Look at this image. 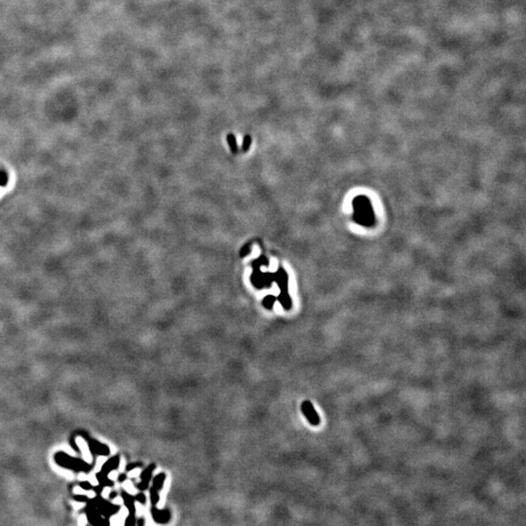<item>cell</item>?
I'll return each mask as SVG.
<instances>
[{
	"instance_id": "obj_1",
	"label": "cell",
	"mask_w": 526,
	"mask_h": 526,
	"mask_svg": "<svg viewBox=\"0 0 526 526\" xmlns=\"http://www.w3.org/2000/svg\"><path fill=\"white\" fill-rule=\"evenodd\" d=\"M354 220L364 226H370L374 223V215L371 203L366 196H358L354 199Z\"/></svg>"
},
{
	"instance_id": "obj_2",
	"label": "cell",
	"mask_w": 526,
	"mask_h": 526,
	"mask_svg": "<svg viewBox=\"0 0 526 526\" xmlns=\"http://www.w3.org/2000/svg\"><path fill=\"white\" fill-rule=\"evenodd\" d=\"M119 463H120L119 455H116L111 458L109 461L105 462L100 473L96 475V478L101 486H112L114 484V482L109 478V474L112 471L116 470L119 466Z\"/></svg>"
},
{
	"instance_id": "obj_3",
	"label": "cell",
	"mask_w": 526,
	"mask_h": 526,
	"mask_svg": "<svg viewBox=\"0 0 526 526\" xmlns=\"http://www.w3.org/2000/svg\"><path fill=\"white\" fill-rule=\"evenodd\" d=\"M165 480H166L165 473H160L154 477L153 481H152V486L150 488V501H151L152 506H156L157 503L159 502L160 500L159 491L163 489Z\"/></svg>"
},
{
	"instance_id": "obj_4",
	"label": "cell",
	"mask_w": 526,
	"mask_h": 526,
	"mask_svg": "<svg viewBox=\"0 0 526 526\" xmlns=\"http://www.w3.org/2000/svg\"><path fill=\"white\" fill-rule=\"evenodd\" d=\"M56 460H57L58 463H60V465L64 466V467H66V468L74 469V470H85V471H87L88 468H89L86 465V463H83L82 461H80L78 459L71 458L69 455H65L64 453L57 454Z\"/></svg>"
},
{
	"instance_id": "obj_5",
	"label": "cell",
	"mask_w": 526,
	"mask_h": 526,
	"mask_svg": "<svg viewBox=\"0 0 526 526\" xmlns=\"http://www.w3.org/2000/svg\"><path fill=\"white\" fill-rule=\"evenodd\" d=\"M301 411L303 413V415L306 417V419L309 421V423L312 425V426H319L320 423H321V419H320V416L318 414V412L316 411V409L314 408L312 402L310 400H304L301 404Z\"/></svg>"
},
{
	"instance_id": "obj_6",
	"label": "cell",
	"mask_w": 526,
	"mask_h": 526,
	"mask_svg": "<svg viewBox=\"0 0 526 526\" xmlns=\"http://www.w3.org/2000/svg\"><path fill=\"white\" fill-rule=\"evenodd\" d=\"M156 469V465L154 463L150 464L149 466H147L143 471V473L141 474V482L137 484V487L141 490V491H144L148 488L149 486V482L150 480L152 479V474L154 472V470Z\"/></svg>"
},
{
	"instance_id": "obj_7",
	"label": "cell",
	"mask_w": 526,
	"mask_h": 526,
	"mask_svg": "<svg viewBox=\"0 0 526 526\" xmlns=\"http://www.w3.org/2000/svg\"><path fill=\"white\" fill-rule=\"evenodd\" d=\"M151 515L154 521L160 524H166L171 520V511L168 509L159 510L156 508V506H152Z\"/></svg>"
},
{
	"instance_id": "obj_8",
	"label": "cell",
	"mask_w": 526,
	"mask_h": 526,
	"mask_svg": "<svg viewBox=\"0 0 526 526\" xmlns=\"http://www.w3.org/2000/svg\"><path fill=\"white\" fill-rule=\"evenodd\" d=\"M121 496L123 498V501H124V504L126 506V508L128 509L129 510V514H136V499L133 495H131L130 493L126 492L125 490H123L121 492Z\"/></svg>"
},
{
	"instance_id": "obj_9",
	"label": "cell",
	"mask_w": 526,
	"mask_h": 526,
	"mask_svg": "<svg viewBox=\"0 0 526 526\" xmlns=\"http://www.w3.org/2000/svg\"><path fill=\"white\" fill-rule=\"evenodd\" d=\"M91 449H92L94 452H96V453H97V454H101V455H108V454L110 453L109 447H108L107 446H103V445L99 444V443H95V442H93V443L91 444Z\"/></svg>"
},
{
	"instance_id": "obj_10",
	"label": "cell",
	"mask_w": 526,
	"mask_h": 526,
	"mask_svg": "<svg viewBox=\"0 0 526 526\" xmlns=\"http://www.w3.org/2000/svg\"><path fill=\"white\" fill-rule=\"evenodd\" d=\"M227 142H228V143H229L230 148L232 149V151H233L234 153H236V152H237V144H236V139H235L234 135H232V134L227 135Z\"/></svg>"
},
{
	"instance_id": "obj_11",
	"label": "cell",
	"mask_w": 526,
	"mask_h": 526,
	"mask_svg": "<svg viewBox=\"0 0 526 526\" xmlns=\"http://www.w3.org/2000/svg\"><path fill=\"white\" fill-rule=\"evenodd\" d=\"M275 301H276V298L274 296H267L263 300V305L267 309H272L273 304L275 303Z\"/></svg>"
},
{
	"instance_id": "obj_12",
	"label": "cell",
	"mask_w": 526,
	"mask_h": 526,
	"mask_svg": "<svg viewBox=\"0 0 526 526\" xmlns=\"http://www.w3.org/2000/svg\"><path fill=\"white\" fill-rule=\"evenodd\" d=\"M136 523H137L136 514H129L128 517L126 518L125 525L126 526H134V525H136Z\"/></svg>"
},
{
	"instance_id": "obj_13",
	"label": "cell",
	"mask_w": 526,
	"mask_h": 526,
	"mask_svg": "<svg viewBox=\"0 0 526 526\" xmlns=\"http://www.w3.org/2000/svg\"><path fill=\"white\" fill-rule=\"evenodd\" d=\"M135 499H136V501H138V502H139V503H141L142 505H145V502H146V497H145V495H144V494H143V492H141V493L137 494V496L135 497Z\"/></svg>"
},
{
	"instance_id": "obj_14",
	"label": "cell",
	"mask_w": 526,
	"mask_h": 526,
	"mask_svg": "<svg viewBox=\"0 0 526 526\" xmlns=\"http://www.w3.org/2000/svg\"><path fill=\"white\" fill-rule=\"evenodd\" d=\"M251 142H252L251 137H250V136H245L244 142H243V149H244L245 151H247V150L249 149L250 144H251Z\"/></svg>"
},
{
	"instance_id": "obj_15",
	"label": "cell",
	"mask_w": 526,
	"mask_h": 526,
	"mask_svg": "<svg viewBox=\"0 0 526 526\" xmlns=\"http://www.w3.org/2000/svg\"><path fill=\"white\" fill-rule=\"evenodd\" d=\"M143 466V463L142 462H138V463H131L129 464L127 467H126V471L129 472V471H132L136 468H139V467H142Z\"/></svg>"
},
{
	"instance_id": "obj_16",
	"label": "cell",
	"mask_w": 526,
	"mask_h": 526,
	"mask_svg": "<svg viewBox=\"0 0 526 526\" xmlns=\"http://www.w3.org/2000/svg\"><path fill=\"white\" fill-rule=\"evenodd\" d=\"M80 486H81V488L84 489V490H90V489L93 488V485H92L89 481H82V482H80Z\"/></svg>"
},
{
	"instance_id": "obj_17",
	"label": "cell",
	"mask_w": 526,
	"mask_h": 526,
	"mask_svg": "<svg viewBox=\"0 0 526 526\" xmlns=\"http://www.w3.org/2000/svg\"><path fill=\"white\" fill-rule=\"evenodd\" d=\"M74 498H75V500H77V501H79V502H86V501H88V498H87L86 496H82V495H76Z\"/></svg>"
},
{
	"instance_id": "obj_18",
	"label": "cell",
	"mask_w": 526,
	"mask_h": 526,
	"mask_svg": "<svg viewBox=\"0 0 526 526\" xmlns=\"http://www.w3.org/2000/svg\"><path fill=\"white\" fill-rule=\"evenodd\" d=\"M102 488H103V486H101V485H98V486H95V487H93L92 489H93V490H94V491H95V492H96V493L97 495H99V494L101 493V491H102Z\"/></svg>"
},
{
	"instance_id": "obj_19",
	"label": "cell",
	"mask_w": 526,
	"mask_h": 526,
	"mask_svg": "<svg viewBox=\"0 0 526 526\" xmlns=\"http://www.w3.org/2000/svg\"><path fill=\"white\" fill-rule=\"evenodd\" d=\"M136 524H138L139 526H143V525L145 524V519H144V517H141V518L137 519V523H136Z\"/></svg>"
},
{
	"instance_id": "obj_20",
	"label": "cell",
	"mask_w": 526,
	"mask_h": 526,
	"mask_svg": "<svg viewBox=\"0 0 526 526\" xmlns=\"http://www.w3.org/2000/svg\"><path fill=\"white\" fill-rule=\"evenodd\" d=\"M126 479H127V476H126L125 474H121V475L118 477V481H119V482H124Z\"/></svg>"
},
{
	"instance_id": "obj_21",
	"label": "cell",
	"mask_w": 526,
	"mask_h": 526,
	"mask_svg": "<svg viewBox=\"0 0 526 526\" xmlns=\"http://www.w3.org/2000/svg\"><path fill=\"white\" fill-rule=\"evenodd\" d=\"M110 497H111V499L116 498V497H117V492H115V491H114V492H112L111 495H110Z\"/></svg>"
}]
</instances>
